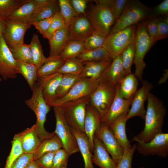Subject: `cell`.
<instances>
[{
	"label": "cell",
	"instance_id": "obj_1",
	"mask_svg": "<svg viewBox=\"0 0 168 168\" xmlns=\"http://www.w3.org/2000/svg\"><path fill=\"white\" fill-rule=\"evenodd\" d=\"M147 100L144 128L135 136L138 140L145 142H149L156 135L163 133L164 119L166 113L163 102L152 93H149Z\"/></svg>",
	"mask_w": 168,
	"mask_h": 168
},
{
	"label": "cell",
	"instance_id": "obj_2",
	"mask_svg": "<svg viewBox=\"0 0 168 168\" xmlns=\"http://www.w3.org/2000/svg\"><path fill=\"white\" fill-rule=\"evenodd\" d=\"M32 91V95L30 99L25 101L26 105L35 113L36 118L35 124L41 142L51 138L54 132L49 133L44 128V124L50 107L44 99L42 88L37 82L35 83Z\"/></svg>",
	"mask_w": 168,
	"mask_h": 168
},
{
	"label": "cell",
	"instance_id": "obj_3",
	"mask_svg": "<svg viewBox=\"0 0 168 168\" xmlns=\"http://www.w3.org/2000/svg\"><path fill=\"white\" fill-rule=\"evenodd\" d=\"M90 96L66 102L58 107L71 128L84 133V125Z\"/></svg>",
	"mask_w": 168,
	"mask_h": 168
},
{
	"label": "cell",
	"instance_id": "obj_4",
	"mask_svg": "<svg viewBox=\"0 0 168 168\" xmlns=\"http://www.w3.org/2000/svg\"><path fill=\"white\" fill-rule=\"evenodd\" d=\"M149 9L138 0H128L124 10L111 28L109 34L116 32L131 26L136 25L147 17Z\"/></svg>",
	"mask_w": 168,
	"mask_h": 168
},
{
	"label": "cell",
	"instance_id": "obj_5",
	"mask_svg": "<svg viewBox=\"0 0 168 168\" xmlns=\"http://www.w3.org/2000/svg\"><path fill=\"white\" fill-rule=\"evenodd\" d=\"M146 22H142L136 28L135 39V53L133 63L135 69L134 74L140 80H142L143 71L146 65L144 61V57L155 43L146 31Z\"/></svg>",
	"mask_w": 168,
	"mask_h": 168
},
{
	"label": "cell",
	"instance_id": "obj_6",
	"mask_svg": "<svg viewBox=\"0 0 168 168\" xmlns=\"http://www.w3.org/2000/svg\"><path fill=\"white\" fill-rule=\"evenodd\" d=\"M136 25L131 26L116 32L109 34L102 46L112 60L121 54L135 39Z\"/></svg>",
	"mask_w": 168,
	"mask_h": 168
},
{
	"label": "cell",
	"instance_id": "obj_7",
	"mask_svg": "<svg viewBox=\"0 0 168 168\" xmlns=\"http://www.w3.org/2000/svg\"><path fill=\"white\" fill-rule=\"evenodd\" d=\"M56 118L54 132L61 140L63 149L69 156L79 152L77 141L71 127L66 121L59 107H53Z\"/></svg>",
	"mask_w": 168,
	"mask_h": 168
},
{
	"label": "cell",
	"instance_id": "obj_8",
	"mask_svg": "<svg viewBox=\"0 0 168 168\" xmlns=\"http://www.w3.org/2000/svg\"><path fill=\"white\" fill-rule=\"evenodd\" d=\"M97 80L81 78L61 98L47 104L50 107L59 106L66 102L89 96L98 86Z\"/></svg>",
	"mask_w": 168,
	"mask_h": 168
},
{
	"label": "cell",
	"instance_id": "obj_9",
	"mask_svg": "<svg viewBox=\"0 0 168 168\" xmlns=\"http://www.w3.org/2000/svg\"><path fill=\"white\" fill-rule=\"evenodd\" d=\"M94 29L107 36L115 22L113 13L110 8L96 5L86 15Z\"/></svg>",
	"mask_w": 168,
	"mask_h": 168
},
{
	"label": "cell",
	"instance_id": "obj_10",
	"mask_svg": "<svg viewBox=\"0 0 168 168\" xmlns=\"http://www.w3.org/2000/svg\"><path fill=\"white\" fill-rule=\"evenodd\" d=\"M132 141L138 142L136 149L144 156L156 155L166 158L168 155V133H162L156 135L149 142L141 141L134 136Z\"/></svg>",
	"mask_w": 168,
	"mask_h": 168
},
{
	"label": "cell",
	"instance_id": "obj_11",
	"mask_svg": "<svg viewBox=\"0 0 168 168\" xmlns=\"http://www.w3.org/2000/svg\"><path fill=\"white\" fill-rule=\"evenodd\" d=\"M19 74L18 62L14 58L2 36L0 34V76L4 80L14 79Z\"/></svg>",
	"mask_w": 168,
	"mask_h": 168
},
{
	"label": "cell",
	"instance_id": "obj_12",
	"mask_svg": "<svg viewBox=\"0 0 168 168\" xmlns=\"http://www.w3.org/2000/svg\"><path fill=\"white\" fill-rule=\"evenodd\" d=\"M116 87L99 85L90 96L89 103L99 112L101 117L108 110L115 97Z\"/></svg>",
	"mask_w": 168,
	"mask_h": 168
},
{
	"label": "cell",
	"instance_id": "obj_13",
	"mask_svg": "<svg viewBox=\"0 0 168 168\" xmlns=\"http://www.w3.org/2000/svg\"><path fill=\"white\" fill-rule=\"evenodd\" d=\"M125 76L121 54L112 59L97 81L99 85L114 88Z\"/></svg>",
	"mask_w": 168,
	"mask_h": 168
},
{
	"label": "cell",
	"instance_id": "obj_14",
	"mask_svg": "<svg viewBox=\"0 0 168 168\" xmlns=\"http://www.w3.org/2000/svg\"><path fill=\"white\" fill-rule=\"evenodd\" d=\"M6 19V27L2 35L8 48L24 42L25 33L32 25L29 22Z\"/></svg>",
	"mask_w": 168,
	"mask_h": 168
},
{
	"label": "cell",
	"instance_id": "obj_15",
	"mask_svg": "<svg viewBox=\"0 0 168 168\" xmlns=\"http://www.w3.org/2000/svg\"><path fill=\"white\" fill-rule=\"evenodd\" d=\"M95 135L101 141L112 158L117 164L122 156L124 150L109 126L105 124L101 123L95 132Z\"/></svg>",
	"mask_w": 168,
	"mask_h": 168
},
{
	"label": "cell",
	"instance_id": "obj_16",
	"mask_svg": "<svg viewBox=\"0 0 168 168\" xmlns=\"http://www.w3.org/2000/svg\"><path fill=\"white\" fill-rule=\"evenodd\" d=\"M142 83L141 87L137 91L134 95L131 107L126 116L127 120L136 116L144 119L146 112L144 103L147 100L150 92L153 86L151 83L146 80H142Z\"/></svg>",
	"mask_w": 168,
	"mask_h": 168
},
{
	"label": "cell",
	"instance_id": "obj_17",
	"mask_svg": "<svg viewBox=\"0 0 168 168\" xmlns=\"http://www.w3.org/2000/svg\"><path fill=\"white\" fill-rule=\"evenodd\" d=\"M70 40L83 42L95 30L86 15H78L67 26Z\"/></svg>",
	"mask_w": 168,
	"mask_h": 168
},
{
	"label": "cell",
	"instance_id": "obj_18",
	"mask_svg": "<svg viewBox=\"0 0 168 168\" xmlns=\"http://www.w3.org/2000/svg\"><path fill=\"white\" fill-rule=\"evenodd\" d=\"M116 94L114 99L107 112L101 116V122L108 126L119 116L128 111L134 96L128 99L124 98L121 95L118 87L115 86Z\"/></svg>",
	"mask_w": 168,
	"mask_h": 168
},
{
	"label": "cell",
	"instance_id": "obj_19",
	"mask_svg": "<svg viewBox=\"0 0 168 168\" xmlns=\"http://www.w3.org/2000/svg\"><path fill=\"white\" fill-rule=\"evenodd\" d=\"M101 115L99 112L88 103L86 106L84 128V133L88 137L92 153L95 133L101 123Z\"/></svg>",
	"mask_w": 168,
	"mask_h": 168
},
{
	"label": "cell",
	"instance_id": "obj_20",
	"mask_svg": "<svg viewBox=\"0 0 168 168\" xmlns=\"http://www.w3.org/2000/svg\"><path fill=\"white\" fill-rule=\"evenodd\" d=\"M50 0H27L7 19L29 22L33 15L41 6L49 3Z\"/></svg>",
	"mask_w": 168,
	"mask_h": 168
},
{
	"label": "cell",
	"instance_id": "obj_21",
	"mask_svg": "<svg viewBox=\"0 0 168 168\" xmlns=\"http://www.w3.org/2000/svg\"><path fill=\"white\" fill-rule=\"evenodd\" d=\"M93 164L100 168H116V164L111 158L101 141L96 136L94 138Z\"/></svg>",
	"mask_w": 168,
	"mask_h": 168
},
{
	"label": "cell",
	"instance_id": "obj_22",
	"mask_svg": "<svg viewBox=\"0 0 168 168\" xmlns=\"http://www.w3.org/2000/svg\"><path fill=\"white\" fill-rule=\"evenodd\" d=\"M63 75L56 72L46 77H38L37 82L42 87L43 96L47 104L56 99V91Z\"/></svg>",
	"mask_w": 168,
	"mask_h": 168
},
{
	"label": "cell",
	"instance_id": "obj_23",
	"mask_svg": "<svg viewBox=\"0 0 168 168\" xmlns=\"http://www.w3.org/2000/svg\"><path fill=\"white\" fill-rule=\"evenodd\" d=\"M128 111L116 118L109 126L110 129L124 150L130 148L131 142L127 138L126 133V116Z\"/></svg>",
	"mask_w": 168,
	"mask_h": 168
},
{
	"label": "cell",
	"instance_id": "obj_24",
	"mask_svg": "<svg viewBox=\"0 0 168 168\" xmlns=\"http://www.w3.org/2000/svg\"><path fill=\"white\" fill-rule=\"evenodd\" d=\"M18 134L24 153H33L41 142L35 124Z\"/></svg>",
	"mask_w": 168,
	"mask_h": 168
},
{
	"label": "cell",
	"instance_id": "obj_25",
	"mask_svg": "<svg viewBox=\"0 0 168 168\" xmlns=\"http://www.w3.org/2000/svg\"><path fill=\"white\" fill-rule=\"evenodd\" d=\"M48 40L50 46L49 56H59L70 40L67 26L55 32Z\"/></svg>",
	"mask_w": 168,
	"mask_h": 168
},
{
	"label": "cell",
	"instance_id": "obj_26",
	"mask_svg": "<svg viewBox=\"0 0 168 168\" xmlns=\"http://www.w3.org/2000/svg\"><path fill=\"white\" fill-rule=\"evenodd\" d=\"M77 142L79 152L83 157L84 168H94L92 161L93 154L91 151L88 137L84 133L71 128Z\"/></svg>",
	"mask_w": 168,
	"mask_h": 168
},
{
	"label": "cell",
	"instance_id": "obj_27",
	"mask_svg": "<svg viewBox=\"0 0 168 168\" xmlns=\"http://www.w3.org/2000/svg\"><path fill=\"white\" fill-rule=\"evenodd\" d=\"M112 61L84 62V69L80 75L82 78L97 80Z\"/></svg>",
	"mask_w": 168,
	"mask_h": 168
},
{
	"label": "cell",
	"instance_id": "obj_28",
	"mask_svg": "<svg viewBox=\"0 0 168 168\" xmlns=\"http://www.w3.org/2000/svg\"><path fill=\"white\" fill-rule=\"evenodd\" d=\"M138 85L137 77L132 73L125 76L117 84L121 95L125 99H128L134 95Z\"/></svg>",
	"mask_w": 168,
	"mask_h": 168
},
{
	"label": "cell",
	"instance_id": "obj_29",
	"mask_svg": "<svg viewBox=\"0 0 168 168\" xmlns=\"http://www.w3.org/2000/svg\"><path fill=\"white\" fill-rule=\"evenodd\" d=\"M62 147L61 140L54 133L51 138L41 142L38 148L33 153V160L37 159L45 153L58 151Z\"/></svg>",
	"mask_w": 168,
	"mask_h": 168
},
{
	"label": "cell",
	"instance_id": "obj_30",
	"mask_svg": "<svg viewBox=\"0 0 168 168\" xmlns=\"http://www.w3.org/2000/svg\"><path fill=\"white\" fill-rule=\"evenodd\" d=\"M65 61V59L59 56L47 58L43 65L37 71L38 77H46L56 72Z\"/></svg>",
	"mask_w": 168,
	"mask_h": 168
},
{
	"label": "cell",
	"instance_id": "obj_31",
	"mask_svg": "<svg viewBox=\"0 0 168 168\" xmlns=\"http://www.w3.org/2000/svg\"><path fill=\"white\" fill-rule=\"evenodd\" d=\"M82 62L111 61L109 53L102 47L98 49H85L77 57Z\"/></svg>",
	"mask_w": 168,
	"mask_h": 168
},
{
	"label": "cell",
	"instance_id": "obj_32",
	"mask_svg": "<svg viewBox=\"0 0 168 168\" xmlns=\"http://www.w3.org/2000/svg\"><path fill=\"white\" fill-rule=\"evenodd\" d=\"M57 1L50 0L48 3L40 7L32 16L29 22H33L54 16L58 11Z\"/></svg>",
	"mask_w": 168,
	"mask_h": 168
},
{
	"label": "cell",
	"instance_id": "obj_33",
	"mask_svg": "<svg viewBox=\"0 0 168 168\" xmlns=\"http://www.w3.org/2000/svg\"><path fill=\"white\" fill-rule=\"evenodd\" d=\"M29 44L31 52L33 63L38 70L43 65L46 58L44 55L42 45L36 34L33 35Z\"/></svg>",
	"mask_w": 168,
	"mask_h": 168
},
{
	"label": "cell",
	"instance_id": "obj_34",
	"mask_svg": "<svg viewBox=\"0 0 168 168\" xmlns=\"http://www.w3.org/2000/svg\"><path fill=\"white\" fill-rule=\"evenodd\" d=\"M18 64L19 74L23 76L32 91L38 79L37 68L33 63L18 62Z\"/></svg>",
	"mask_w": 168,
	"mask_h": 168
},
{
	"label": "cell",
	"instance_id": "obj_35",
	"mask_svg": "<svg viewBox=\"0 0 168 168\" xmlns=\"http://www.w3.org/2000/svg\"><path fill=\"white\" fill-rule=\"evenodd\" d=\"M9 49L16 61L33 63L31 52L29 44L23 42L15 45Z\"/></svg>",
	"mask_w": 168,
	"mask_h": 168
},
{
	"label": "cell",
	"instance_id": "obj_36",
	"mask_svg": "<svg viewBox=\"0 0 168 168\" xmlns=\"http://www.w3.org/2000/svg\"><path fill=\"white\" fill-rule=\"evenodd\" d=\"M84 68L83 62L75 58L65 59V62L57 72L62 74L80 75Z\"/></svg>",
	"mask_w": 168,
	"mask_h": 168
},
{
	"label": "cell",
	"instance_id": "obj_37",
	"mask_svg": "<svg viewBox=\"0 0 168 168\" xmlns=\"http://www.w3.org/2000/svg\"><path fill=\"white\" fill-rule=\"evenodd\" d=\"M81 78L80 75L63 74L56 91L55 99L60 98L65 95Z\"/></svg>",
	"mask_w": 168,
	"mask_h": 168
},
{
	"label": "cell",
	"instance_id": "obj_38",
	"mask_svg": "<svg viewBox=\"0 0 168 168\" xmlns=\"http://www.w3.org/2000/svg\"><path fill=\"white\" fill-rule=\"evenodd\" d=\"M85 49L83 42L70 40L59 56L64 59L77 58Z\"/></svg>",
	"mask_w": 168,
	"mask_h": 168
},
{
	"label": "cell",
	"instance_id": "obj_39",
	"mask_svg": "<svg viewBox=\"0 0 168 168\" xmlns=\"http://www.w3.org/2000/svg\"><path fill=\"white\" fill-rule=\"evenodd\" d=\"M27 0H0V16L7 18Z\"/></svg>",
	"mask_w": 168,
	"mask_h": 168
},
{
	"label": "cell",
	"instance_id": "obj_40",
	"mask_svg": "<svg viewBox=\"0 0 168 168\" xmlns=\"http://www.w3.org/2000/svg\"><path fill=\"white\" fill-rule=\"evenodd\" d=\"M106 37L101 32L95 29L83 41L85 49L91 50L102 47Z\"/></svg>",
	"mask_w": 168,
	"mask_h": 168
},
{
	"label": "cell",
	"instance_id": "obj_41",
	"mask_svg": "<svg viewBox=\"0 0 168 168\" xmlns=\"http://www.w3.org/2000/svg\"><path fill=\"white\" fill-rule=\"evenodd\" d=\"M135 40L121 54L123 66L125 76L130 74L135 57Z\"/></svg>",
	"mask_w": 168,
	"mask_h": 168
},
{
	"label": "cell",
	"instance_id": "obj_42",
	"mask_svg": "<svg viewBox=\"0 0 168 168\" xmlns=\"http://www.w3.org/2000/svg\"><path fill=\"white\" fill-rule=\"evenodd\" d=\"M12 148L7 158L4 168H10L14 161L24 153L18 134H15L12 142Z\"/></svg>",
	"mask_w": 168,
	"mask_h": 168
},
{
	"label": "cell",
	"instance_id": "obj_43",
	"mask_svg": "<svg viewBox=\"0 0 168 168\" xmlns=\"http://www.w3.org/2000/svg\"><path fill=\"white\" fill-rule=\"evenodd\" d=\"M58 2L60 12L67 26L72 19L78 15L72 6L69 0H59Z\"/></svg>",
	"mask_w": 168,
	"mask_h": 168
},
{
	"label": "cell",
	"instance_id": "obj_44",
	"mask_svg": "<svg viewBox=\"0 0 168 168\" xmlns=\"http://www.w3.org/2000/svg\"><path fill=\"white\" fill-rule=\"evenodd\" d=\"M67 26L66 22L60 11L57 12L48 30L43 36L48 40L56 31Z\"/></svg>",
	"mask_w": 168,
	"mask_h": 168
},
{
	"label": "cell",
	"instance_id": "obj_45",
	"mask_svg": "<svg viewBox=\"0 0 168 168\" xmlns=\"http://www.w3.org/2000/svg\"><path fill=\"white\" fill-rule=\"evenodd\" d=\"M137 144L124 150L123 154L116 164V168H132V161L134 153L136 150Z\"/></svg>",
	"mask_w": 168,
	"mask_h": 168
},
{
	"label": "cell",
	"instance_id": "obj_46",
	"mask_svg": "<svg viewBox=\"0 0 168 168\" xmlns=\"http://www.w3.org/2000/svg\"><path fill=\"white\" fill-rule=\"evenodd\" d=\"M69 156L63 149L57 151L54 159L52 168H67Z\"/></svg>",
	"mask_w": 168,
	"mask_h": 168
},
{
	"label": "cell",
	"instance_id": "obj_47",
	"mask_svg": "<svg viewBox=\"0 0 168 168\" xmlns=\"http://www.w3.org/2000/svg\"><path fill=\"white\" fill-rule=\"evenodd\" d=\"M159 18H153L146 21V31L151 39L156 42L159 40L158 35V23Z\"/></svg>",
	"mask_w": 168,
	"mask_h": 168
},
{
	"label": "cell",
	"instance_id": "obj_48",
	"mask_svg": "<svg viewBox=\"0 0 168 168\" xmlns=\"http://www.w3.org/2000/svg\"><path fill=\"white\" fill-rule=\"evenodd\" d=\"M33 154L23 153L14 161L10 168H27L33 161Z\"/></svg>",
	"mask_w": 168,
	"mask_h": 168
},
{
	"label": "cell",
	"instance_id": "obj_49",
	"mask_svg": "<svg viewBox=\"0 0 168 168\" xmlns=\"http://www.w3.org/2000/svg\"><path fill=\"white\" fill-rule=\"evenodd\" d=\"M57 151L45 153L34 161L40 168H52L54 159Z\"/></svg>",
	"mask_w": 168,
	"mask_h": 168
},
{
	"label": "cell",
	"instance_id": "obj_50",
	"mask_svg": "<svg viewBox=\"0 0 168 168\" xmlns=\"http://www.w3.org/2000/svg\"><path fill=\"white\" fill-rule=\"evenodd\" d=\"M128 0H111L110 8L112 10L115 19H119L125 7Z\"/></svg>",
	"mask_w": 168,
	"mask_h": 168
},
{
	"label": "cell",
	"instance_id": "obj_51",
	"mask_svg": "<svg viewBox=\"0 0 168 168\" xmlns=\"http://www.w3.org/2000/svg\"><path fill=\"white\" fill-rule=\"evenodd\" d=\"M54 16L33 22L32 25L34 26L40 34L43 35L49 28L54 18Z\"/></svg>",
	"mask_w": 168,
	"mask_h": 168
},
{
	"label": "cell",
	"instance_id": "obj_52",
	"mask_svg": "<svg viewBox=\"0 0 168 168\" xmlns=\"http://www.w3.org/2000/svg\"><path fill=\"white\" fill-rule=\"evenodd\" d=\"M89 1L87 0H69L70 4L78 15H86L85 11Z\"/></svg>",
	"mask_w": 168,
	"mask_h": 168
},
{
	"label": "cell",
	"instance_id": "obj_53",
	"mask_svg": "<svg viewBox=\"0 0 168 168\" xmlns=\"http://www.w3.org/2000/svg\"><path fill=\"white\" fill-rule=\"evenodd\" d=\"M158 35L159 40L165 39L168 35V23L159 19L158 23Z\"/></svg>",
	"mask_w": 168,
	"mask_h": 168
},
{
	"label": "cell",
	"instance_id": "obj_54",
	"mask_svg": "<svg viewBox=\"0 0 168 168\" xmlns=\"http://www.w3.org/2000/svg\"><path fill=\"white\" fill-rule=\"evenodd\" d=\"M154 13L157 16L165 15L168 16V0H164L157 5L154 9Z\"/></svg>",
	"mask_w": 168,
	"mask_h": 168
},
{
	"label": "cell",
	"instance_id": "obj_55",
	"mask_svg": "<svg viewBox=\"0 0 168 168\" xmlns=\"http://www.w3.org/2000/svg\"><path fill=\"white\" fill-rule=\"evenodd\" d=\"M96 5H100L110 8L111 0H94Z\"/></svg>",
	"mask_w": 168,
	"mask_h": 168
},
{
	"label": "cell",
	"instance_id": "obj_56",
	"mask_svg": "<svg viewBox=\"0 0 168 168\" xmlns=\"http://www.w3.org/2000/svg\"><path fill=\"white\" fill-rule=\"evenodd\" d=\"M6 18L0 16V33L2 34L6 25Z\"/></svg>",
	"mask_w": 168,
	"mask_h": 168
},
{
	"label": "cell",
	"instance_id": "obj_57",
	"mask_svg": "<svg viewBox=\"0 0 168 168\" xmlns=\"http://www.w3.org/2000/svg\"><path fill=\"white\" fill-rule=\"evenodd\" d=\"M165 72L164 73L163 77L161 78L159 81V84H161L162 83L165 82L167 79L168 78V69L165 70Z\"/></svg>",
	"mask_w": 168,
	"mask_h": 168
},
{
	"label": "cell",
	"instance_id": "obj_58",
	"mask_svg": "<svg viewBox=\"0 0 168 168\" xmlns=\"http://www.w3.org/2000/svg\"><path fill=\"white\" fill-rule=\"evenodd\" d=\"M27 168H40L36 162L32 161L29 164Z\"/></svg>",
	"mask_w": 168,
	"mask_h": 168
},
{
	"label": "cell",
	"instance_id": "obj_59",
	"mask_svg": "<svg viewBox=\"0 0 168 168\" xmlns=\"http://www.w3.org/2000/svg\"><path fill=\"white\" fill-rule=\"evenodd\" d=\"M2 80V79L1 78V77H0V82Z\"/></svg>",
	"mask_w": 168,
	"mask_h": 168
},
{
	"label": "cell",
	"instance_id": "obj_60",
	"mask_svg": "<svg viewBox=\"0 0 168 168\" xmlns=\"http://www.w3.org/2000/svg\"><path fill=\"white\" fill-rule=\"evenodd\" d=\"M140 168H145L143 167H141Z\"/></svg>",
	"mask_w": 168,
	"mask_h": 168
},
{
	"label": "cell",
	"instance_id": "obj_61",
	"mask_svg": "<svg viewBox=\"0 0 168 168\" xmlns=\"http://www.w3.org/2000/svg\"><path fill=\"white\" fill-rule=\"evenodd\" d=\"M0 34H1V33H0Z\"/></svg>",
	"mask_w": 168,
	"mask_h": 168
}]
</instances>
